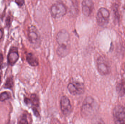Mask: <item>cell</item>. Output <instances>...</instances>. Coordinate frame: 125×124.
<instances>
[{
  "label": "cell",
  "instance_id": "1",
  "mask_svg": "<svg viewBox=\"0 0 125 124\" xmlns=\"http://www.w3.org/2000/svg\"><path fill=\"white\" fill-rule=\"evenodd\" d=\"M67 9L64 4L62 3H56L51 7V13L53 18H59L66 14Z\"/></svg>",
  "mask_w": 125,
  "mask_h": 124
},
{
  "label": "cell",
  "instance_id": "2",
  "mask_svg": "<svg viewBox=\"0 0 125 124\" xmlns=\"http://www.w3.org/2000/svg\"><path fill=\"white\" fill-rule=\"evenodd\" d=\"M109 11L105 8L102 7L98 10L97 15V22L98 25L101 27L107 25L110 17Z\"/></svg>",
  "mask_w": 125,
  "mask_h": 124
},
{
  "label": "cell",
  "instance_id": "3",
  "mask_svg": "<svg viewBox=\"0 0 125 124\" xmlns=\"http://www.w3.org/2000/svg\"><path fill=\"white\" fill-rule=\"evenodd\" d=\"M113 116L116 124H125V107L121 106H116L113 111Z\"/></svg>",
  "mask_w": 125,
  "mask_h": 124
},
{
  "label": "cell",
  "instance_id": "4",
  "mask_svg": "<svg viewBox=\"0 0 125 124\" xmlns=\"http://www.w3.org/2000/svg\"><path fill=\"white\" fill-rule=\"evenodd\" d=\"M97 67L99 73L103 75H106L110 72L109 64L106 58L103 56H100L97 61Z\"/></svg>",
  "mask_w": 125,
  "mask_h": 124
},
{
  "label": "cell",
  "instance_id": "5",
  "mask_svg": "<svg viewBox=\"0 0 125 124\" xmlns=\"http://www.w3.org/2000/svg\"><path fill=\"white\" fill-rule=\"evenodd\" d=\"M67 88L70 94L73 95L82 94L85 91L83 84L76 82H73L69 83L68 85Z\"/></svg>",
  "mask_w": 125,
  "mask_h": 124
},
{
  "label": "cell",
  "instance_id": "6",
  "mask_svg": "<svg viewBox=\"0 0 125 124\" xmlns=\"http://www.w3.org/2000/svg\"><path fill=\"white\" fill-rule=\"evenodd\" d=\"M94 102L92 97H87L84 100L82 105V112L85 116H89L93 111Z\"/></svg>",
  "mask_w": 125,
  "mask_h": 124
},
{
  "label": "cell",
  "instance_id": "7",
  "mask_svg": "<svg viewBox=\"0 0 125 124\" xmlns=\"http://www.w3.org/2000/svg\"><path fill=\"white\" fill-rule=\"evenodd\" d=\"M60 107L65 116L70 115L71 111V105L69 98L66 96H62L60 100Z\"/></svg>",
  "mask_w": 125,
  "mask_h": 124
},
{
  "label": "cell",
  "instance_id": "8",
  "mask_svg": "<svg viewBox=\"0 0 125 124\" xmlns=\"http://www.w3.org/2000/svg\"><path fill=\"white\" fill-rule=\"evenodd\" d=\"M56 41L59 45L69 46L70 37L68 32L65 30L60 31L56 36Z\"/></svg>",
  "mask_w": 125,
  "mask_h": 124
},
{
  "label": "cell",
  "instance_id": "9",
  "mask_svg": "<svg viewBox=\"0 0 125 124\" xmlns=\"http://www.w3.org/2000/svg\"><path fill=\"white\" fill-rule=\"evenodd\" d=\"M28 37L29 41L33 44H38L40 41L39 33L35 26H31L29 29Z\"/></svg>",
  "mask_w": 125,
  "mask_h": 124
},
{
  "label": "cell",
  "instance_id": "10",
  "mask_svg": "<svg viewBox=\"0 0 125 124\" xmlns=\"http://www.w3.org/2000/svg\"><path fill=\"white\" fill-rule=\"evenodd\" d=\"M82 11L83 14L86 16H89L92 13L94 7L93 1L89 0H84L82 3Z\"/></svg>",
  "mask_w": 125,
  "mask_h": 124
},
{
  "label": "cell",
  "instance_id": "11",
  "mask_svg": "<svg viewBox=\"0 0 125 124\" xmlns=\"http://www.w3.org/2000/svg\"><path fill=\"white\" fill-rule=\"evenodd\" d=\"M18 58L19 55L17 50L15 49V48L10 50L7 57L9 63L11 65H13L18 60Z\"/></svg>",
  "mask_w": 125,
  "mask_h": 124
},
{
  "label": "cell",
  "instance_id": "12",
  "mask_svg": "<svg viewBox=\"0 0 125 124\" xmlns=\"http://www.w3.org/2000/svg\"><path fill=\"white\" fill-rule=\"evenodd\" d=\"M70 52V46L65 45H59L57 49V54L60 57H65Z\"/></svg>",
  "mask_w": 125,
  "mask_h": 124
},
{
  "label": "cell",
  "instance_id": "13",
  "mask_svg": "<svg viewBox=\"0 0 125 124\" xmlns=\"http://www.w3.org/2000/svg\"><path fill=\"white\" fill-rule=\"evenodd\" d=\"M26 60L31 66L36 67L39 65V62L36 56L32 53H28L26 55Z\"/></svg>",
  "mask_w": 125,
  "mask_h": 124
},
{
  "label": "cell",
  "instance_id": "14",
  "mask_svg": "<svg viewBox=\"0 0 125 124\" xmlns=\"http://www.w3.org/2000/svg\"><path fill=\"white\" fill-rule=\"evenodd\" d=\"M31 103L32 104L34 107L37 108L39 106V99L36 94H32L31 96Z\"/></svg>",
  "mask_w": 125,
  "mask_h": 124
},
{
  "label": "cell",
  "instance_id": "15",
  "mask_svg": "<svg viewBox=\"0 0 125 124\" xmlns=\"http://www.w3.org/2000/svg\"><path fill=\"white\" fill-rule=\"evenodd\" d=\"M14 85V80L12 76L8 77L6 81L4 87L6 89H11Z\"/></svg>",
  "mask_w": 125,
  "mask_h": 124
},
{
  "label": "cell",
  "instance_id": "16",
  "mask_svg": "<svg viewBox=\"0 0 125 124\" xmlns=\"http://www.w3.org/2000/svg\"><path fill=\"white\" fill-rule=\"evenodd\" d=\"M117 91L120 95H124L125 93V89L124 85L122 83H119L117 86Z\"/></svg>",
  "mask_w": 125,
  "mask_h": 124
},
{
  "label": "cell",
  "instance_id": "17",
  "mask_svg": "<svg viewBox=\"0 0 125 124\" xmlns=\"http://www.w3.org/2000/svg\"><path fill=\"white\" fill-rule=\"evenodd\" d=\"M9 98V94L6 92H2L0 95V100L1 102L5 101Z\"/></svg>",
  "mask_w": 125,
  "mask_h": 124
},
{
  "label": "cell",
  "instance_id": "18",
  "mask_svg": "<svg viewBox=\"0 0 125 124\" xmlns=\"http://www.w3.org/2000/svg\"><path fill=\"white\" fill-rule=\"evenodd\" d=\"M92 124H105V122L100 118H96L92 121Z\"/></svg>",
  "mask_w": 125,
  "mask_h": 124
},
{
  "label": "cell",
  "instance_id": "19",
  "mask_svg": "<svg viewBox=\"0 0 125 124\" xmlns=\"http://www.w3.org/2000/svg\"><path fill=\"white\" fill-rule=\"evenodd\" d=\"M19 124H28V122L26 116L24 115L21 119L19 122Z\"/></svg>",
  "mask_w": 125,
  "mask_h": 124
},
{
  "label": "cell",
  "instance_id": "20",
  "mask_svg": "<svg viewBox=\"0 0 125 124\" xmlns=\"http://www.w3.org/2000/svg\"><path fill=\"white\" fill-rule=\"evenodd\" d=\"M12 22L11 17L10 16H8L6 20V25L7 27H10Z\"/></svg>",
  "mask_w": 125,
  "mask_h": 124
},
{
  "label": "cell",
  "instance_id": "21",
  "mask_svg": "<svg viewBox=\"0 0 125 124\" xmlns=\"http://www.w3.org/2000/svg\"><path fill=\"white\" fill-rule=\"evenodd\" d=\"M15 2L19 6H22L23 4H24L25 1L24 0H17L15 1Z\"/></svg>",
  "mask_w": 125,
  "mask_h": 124
},
{
  "label": "cell",
  "instance_id": "22",
  "mask_svg": "<svg viewBox=\"0 0 125 124\" xmlns=\"http://www.w3.org/2000/svg\"><path fill=\"white\" fill-rule=\"evenodd\" d=\"M3 61V57L2 54L0 53V68L2 66Z\"/></svg>",
  "mask_w": 125,
  "mask_h": 124
},
{
  "label": "cell",
  "instance_id": "23",
  "mask_svg": "<svg viewBox=\"0 0 125 124\" xmlns=\"http://www.w3.org/2000/svg\"><path fill=\"white\" fill-rule=\"evenodd\" d=\"M25 102L26 104H30V103H31V99L26 98L25 99Z\"/></svg>",
  "mask_w": 125,
  "mask_h": 124
},
{
  "label": "cell",
  "instance_id": "24",
  "mask_svg": "<svg viewBox=\"0 0 125 124\" xmlns=\"http://www.w3.org/2000/svg\"><path fill=\"white\" fill-rule=\"evenodd\" d=\"M3 36V33H2V31L0 29V40L1 39Z\"/></svg>",
  "mask_w": 125,
  "mask_h": 124
},
{
  "label": "cell",
  "instance_id": "25",
  "mask_svg": "<svg viewBox=\"0 0 125 124\" xmlns=\"http://www.w3.org/2000/svg\"><path fill=\"white\" fill-rule=\"evenodd\" d=\"M1 81V76L0 74V83Z\"/></svg>",
  "mask_w": 125,
  "mask_h": 124
}]
</instances>
